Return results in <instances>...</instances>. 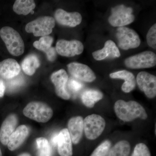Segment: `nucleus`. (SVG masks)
Returning a JSON list of instances; mask_svg holds the SVG:
<instances>
[{
  "instance_id": "nucleus-1",
  "label": "nucleus",
  "mask_w": 156,
  "mask_h": 156,
  "mask_svg": "<svg viewBox=\"0 0 156 156\" xmlns=\"http://www.w3.org/2000/svg\"><path fill=\"white\" fill-rule=\"evenodd\" d=\"M114 110L118 118L125 122H131L137 118L145 120L147 118L144 108L134 101L118 100L115 104Z\"/></svg>"
},
{
  "instance_id": "nucleus-2",
  "label": "nucleus",
  "mask_w": 156,
  "mask_h": 156,
  "mask_svg": "<svg viewBox=\"0 0 156 156\" xmlns=\"http://www.w3.org/2000/svg\"><path fill=\"white\" fill-rule=\"evenodd\" d=\"M0 37L11 55L17 56L24 53V42L18 32L14 29L9 26L3 27L0 30Z\"/></svg>"
},
{
  "instance_id": "nucleus-3",
  "label": "nucleus",
  "mask_w": 156,
  "mask_h": 156,
  "mask_svg": "<svg viewBox=\"0 0 156 156\" xmlns=\"http://www.w3.org/2000/svg\"><path fill=\"white\" fill-rule=\"evenodd\" d=\"M23 112L26 117L38 122H47L53 115L52 109L47 104L40 101L30 102Z\"/></svg>"
},
{
  "instance_id": "nucleus-4",
  "label": "nucleus",
  "mask_w": 156,
  "mask_h": 156,
  "mask_svg": "<svg viewBox=\"0 0 156 156\" xmlns=\"http://www.w3.org/2000/svg\"><path fill=\"white\" fill-rule=\"evenodd\" d=\"M55 26V20L53 17L44 16L28 23L25 27V30L33 33L35 37L48 36L52 32Z\"/></svg>"
},
{
  "instance_id": "nucleus-5",
  "label": "nucleus",
  "mask_w": 156,
  "mask_h": 156,
  "mask_svg": "<svg viewBox=\"0 0 156 156\" xmlns=\"http://www.w3.org/2000/svg\"><path fill=\"white\" fill-rule=\"evenodd\" d=\"M105 120L99 115H90L84 120V130L88 139L93 140L100 136L105 128Z\"/></svg>"
},
{
  "instance_id": "nucleus-6",
  "label": "nucleus",
  "mask_w": 156,
  "mask_h": 156,
  "mask_svg": "<svg viewBox=\"0 0 156 156\" xmlns=\"http://www.w3.org/2000/svg\"><path fill=\"white\" fill-rule=\"evenodd\" d=\"M116 36L118 46L122 50L134 49L140 45V40L139 35L132 29L126 27H118Z\"/></svg>"
},
{
  "instance_id": "nucleus-7",
  "label": "nucleus",
  "mask_w": 156,
  "mask_h": 156,
  "mask_svg": "<svg viewBox=\"0 0 156 156\" xmlns=\"http://www.w3.org/2000/svg\"><path fill=\"white\" fill-rule=\"evenodd\" d=\"M133 9L124 5L116 6L112 9L108 18L110 24L114 27H122L132 23L134 20Z\"/></svg>"
},
{
  "instance_id": "nucleus-8",
  "label": "nucleus",
  "mask_w": 156,
  "mask_h": 156,
  "mask_svg": "<svg viewBox=\"0 0 156 156\" xmlns=\"http://www.w3.org/2000/svg\"><path fill=\"white\" fill-rule=\"evenodd\" d=\"M126 67L131 69L149 68L156 64V55L154 52L146 51L126 58Z\"/></svg>"
},
{
  "instance_id": "nucleus-9",
  "label": "nucleus",
  "mask_w": 156,
  "mask_h": 156,
  "mask_svg": "<svg viewBox=\"0 0 156 156\" xmlns=\"http://www.w3.org/2000/svg\"><path fill=\"white\" fill-rule=\"evenodd\" d=\"M56 52L62 56L72 57L80 55L84 50L83 43L77 41L60 40L56 44Z\"/></svg>"
},
{
  "instance_id": "nucleus-10",
  "label": "nucleus",
  "mask_w": 156,
  "mask_h": 156,
  "mask_svg": "<svg viewBox=\"0 0 156 156\" xmlns=\"http://www.w3.org/2000/svg\"><path fill=\"white\" fill-rule=\"evenodd\" d=\"M136 80L139 89L144 92L147 97L149 98L156 97L155 76L146 72H141L137 74Z\"/></svg>"
},
{
  "instance_id": "nucleus-11",
  "label": "nucleus",
  "mask_w": 156,
  "mask_h": 156,
  "mask_svg": "<svg viewBox=\"0 0 156 156\" xmlns=\"http://www.w3.org/2000/svg\"><path fill=\"white\" fill-rule=\"evenodd\" d=\"M67 68L69 73L80 80L91 83L96 79L95 73L86 65L72 62L67 65Z\"/></svg>"
},
{
  "instance_id": "nucleus-12",
  "label": "nucleus",
  "mask_w": 156,
  "mask_h": 156,
  "mask_svg": "<svg viewBox=\"0 0 156 156\" xmlns=\"http://www.w3.org/2000/svg\"><path fill=\"white\" fill-rule=\"evenodd\" d=\"M51 80L54 84L57 96L65 100L69 99L70 95L66 87L68 76L66 70L61 69L53 73L51 75Z\"/></svg>"
},
{
  "instance_id": "nucleus-13",
  "label": "nucleus",
  "mask_w": 156,
  "mask_h": 156,
  "mask_svg": "<svg viewBox=\"0 0 156 156\" xmlns=\"http://www.w3.org/2000/svg\"><path fill=\"white\" fill-rule=\"evenodd\" d=\"M56 21L60 25L75 27L82 21L80 14L77 12H68L63 9H58L55 13Z\"/></svg>"
},
{
  "instance_id": "nucleus-14",
  "label": "nucleus",
  "mask_w": 156,
  "mask_h": 156,
  "mask_svg": "<svg viewBox=\"0 0 156 156\" xmlns=\"http://www.w3.org/2000/svg\"><path fill=\"white\" fill-rule=\"evenodd\" d=\"M18 119L15 114L9 115L2 124L0 129V141L4 145H8L9 138L15 131Z\"/></svg>"
},
{
  "instance_id": "nucleus-15",
  "label": "nucleus",
  "mask_w": 156,
  "mask_h": 156,
  "mask_svg": "<svg viewBox=\"0 0 156 156\" xmlns=\"http://www.w3.org/2000/svg\"><path fill=\"white\" fill-rule=\"evenodd\" d=\"M68 130L74 144H78L80 141L84 131V120L83 117H72L68 123Z\"/></svg>"
},
{
  "instance_id": "nucleus-16",
  "label": "nucleus",
  "mask_w": 156,
  "mask_h": 156,
  "mask_svg": "<svg viewBox=\"0 0 156 156\" xmlns=\"http://www.w3.org/2000/svg\"><path fill=\"white\" fill-rule=\"evenodd\" d=\"M20 68L17 62L13 58H7L0 62V77L10 80L20 73Z\"/></svg>"
},
{
  "instance_id": "nucleus-17",
  "label": "nucleus",
  "mask_w": 156,
  "mask_h": 156,
  "mask_svg": "<svg viewBox=\"0 0 156 156\" xmlns=\"http://www.w3.org/2000/svg\"><path fill=\"white\" fill-rule=\"evenodd\" d=\"M92 55L95 60L100 61L106 58H118L121 56V53L114 42L108 40L102 49L93 52Z\"/></svg>"
},
{
  "instance_id": "nucleus-18",
  "label": "nucleus",
  "mask_w": 156,
  "mask_h": 156,
  "mask_svg": "<svg viewBox=\"0 0 156 156\" xmlns=\"http://www.w3.org/2000/svg\"><path fill=\"white\" fill-rule=\"evenodd\" d=\"M57 146L59 155L72 156V142L67 128L62 129L58 133Z\"/></svg>"
},
{
  "instance_id": "nucleus-19",
  "label": "nucleus",
  "mask_w": 156,
  "mask_h": 156,
  "mask_svg": "<svg viewBox=\"0 0 156 156\" xmlns=\"http://www.w3.org/2000/svg\"><path fill=\"white\" fill-rule=\"evenodd\" d=\"M29 132L28 128L25 125H21L17 127L9 138L7 145L9 150H15L22 145L28 136Z\"/></svg>"
},
{
  "instance_id": "nucleus-20",
  "label": "nucleus",
  "mask_w": 156,
  "mask_h": 156,
  "mask_svg": "<svg viewBox=\"0 0 156 156\" xmlns=\"http://www.w3.org/2000/svg\"><path fill=\"white\" fill-rule=\"evenodd\" d=\"M110 77L112 79H122L125 81L122 87V90L126 93H129L134 90L136 85V80L132 73L126 70L112 73Z\"/></svg>"
},
{
  "instance_id": "nucleus-21",
  "label": "nucleus",
  "mask_w": 156,
  "mask_h": 156,
  "mask_svg": "<svg viewBox=\"0 0 156 156\" xmlns=\"http://www.w3.org/2000/svg\"><path fill=\"white\" fill-rule=\"evenodd\" d=\"M103 94L98 90H86L83 92L81 96V100L85 106L89 108H92L98 101L103 98Z\"/></svg>"
},
{
  "instance_id": "nucleus-22",
  "label": "nucleus",
  "mask_w": 156,
  "mask_h": 156,
  "mask_svg": "<svg viewBox=\"0 0 156 156\" xmlns=\"http://www.w3.org/2000/svg\"><path fill=\"white\" fill-rule=\"evenodd\" d=\"M21 66L23 70L27 75L32 76L40 67V61L35 55L30 54L23 59Z\"/></svg>"
},
{
  "instance_id": "nucleus-23",
  "label": "nucleus",
  "mask_w": 156,
  "mask_h": 156,
  "mask_svg": "<svg viewBox=\"0 0 156 156\" xmlns=\"http://www.w3.org/2000/svg\"><path fill=\"white\" fill-rule=\"evenodd\" d=\"M35 7V3L32 0H17L14 3L13 9L17 14L27 15L32 12Z\"/></svg>"
},
{
  "instance_id": "nucleus-24",
  "label": "nucleus",
  "mask_w": 156,
  "mask_h": 156,
  "mask_svg": "<svg viewBox=\"0 0 156 156\" xmlns=\"http://www.w3.org/2000/svg\"><path fill=\"white\" fill-rule=\"evenodd\" d=\"M130 151V143L127 140H121L110 149L108 156H129Z\"/></svg>"
},
{
  "instance_id": "nucleus-25",
  "label": "nucleus",
  "mask_w": 156,
  "mask_h": 156,
  "mask_svg": "<svg viewBox=\"0 0 156 156\" xmlns=\"http://www.w3.org/2000/svg\"><path fill=\"white\" fill-rule=\"evenodd\" d=\"M36 141L40 156H50L51 147L48 140L44 137H39L37 138Z\"/></svg>"
},
{
  "instance_id": "nucleus-26",
  "label": "nucleus",
  "mask_w": 156,
  "mask_h": 156,
  "mask_svg": "<svg viewBox=\"0 0 156 156\" xmlns=\"http://www.w3.org/2000/svg\"><path fill=\"white\" fill-rule=\"evenodd\" d=\"M53 41V39L52 37L46 36L41 37L39 41L34 42L33 46L38 50L46 53L51 48Z\"/></svg>"
},
{
  "instance_id": "nucleus-27",
  "label": "nucleus",
  "mask_w": 156,
  "mask_h": 156,
  "mask_svg": "<svg viewBox=\"0 0 156 156\" xmlns=\"http://www.w3.org/2000/svg\"><path fill=\"white\" fill-rule=\"evenodd\" d=\"M111 146L110 141L105 140L95 149L90 156H108Z\"/></svg>"
},
{
  "instance_id": "nucleus-28",
  "label": "nucleus",
  "mask_w": 156,
  "mask_h": 156,
  "mask_svg": "<svg viewBox=\"0 0 156 156\" xmlns=\"http://www.w3.org/2000/svg\"><path fill=\"white\" fill-rule=\"evenodd\" d=\"M24 82V78L21 74L8 80L7 82V87L10 91H14L21 87Z\"/></svg>"
},
{
  "instance_id": "nucleus-29",
  "label": "nucleus",
  "mask_w": 156,
  "mask_h": 156,
  "mask_svg": "<svg viewBox=\"0 0 156 156\" xmlns=\"http://www.w3.org/2000/svg\"><path fill=\"white\" fill-rule=\"evenodd\" d=\"M147 42L151 48L156 49V24H154L149 30L147 34Z\"/></svg>"
},
{
  "instance_id": "nucleus-30",
  "label": "nucleus",
  "mask_w": 156,
  "mask_h": 156,
  "mask_svg": "<svg viewBox=\"0 0 156 156\" xmlns=\"http://www.w3.org/2000/svg\"><path fill=\"white\" fill-rule=\"evenodd\" d=\"M131 156H151L148 148L144 144L139 143L134 147Z\"/></svg>"
},
{
  "instance_id": "nucleus-31",
  "label": "nucleus",
  "mask_w": 156,
  "mask_h": 156,
  "mask_svg": "<svg viewBox=\"0 0 156 156\" xmlns=\"http://www.w3.org/2000/svg\"><path fill=\"white\" fill-rule=\"evenodd\" d=\"M68 87L73 93H77L83 89V85L75 79H70L68 83Z\"/></svg>"
},
{
  "instance_id": "nucleus-32",
  "label": "nucleus",
  "mask_w": 156,
  "mask_h": 156,
  "mask_svg": "<svg viewBox=\"0 0 156 156\" xmlns=\"http://www.w3.org/2000/svg\"><path fill=\"white\" fill-rule=\"evenodd\" d=\"M48 60L51 62L54 61L56 57V48L51 47L46 53Z\"/></svg>"
},
{
  "instance_id": "nucleus-33",
  "label": "nucleus",
  "mask_w": 156,
  "mask_h": 156,
  "mask_svg": "<svg viewBox=\"0 0 156 156\" xmlns=\"http://www.w3.org/2000/svg\"><path fill=\"white\" fill-rule=\"evenodd\" d=\"M5 88V85L4 81L0 79V97H2L4 96Z\"/></svg>"
},
{
  "instance_id": "nucleus-34",
  "label": "nucleus",
  "mask_w": 156,
  "mask_h": 156,
  "mask_svg": "<svg viewBox=\"0 0 156 156\" xmlns=\"http://www.w3.org/2000/svg\"><path fill=\"white\" fill-rule=\"evenodd\" d=\"M58 133H56L53 134L51 137V141L52 145L54 147L57 146V140H58Z\"/></svg>"
},
{
  "instance_id": "nucleus-35",
  "label": "nucleus",
  "mask_w": 156,
  "mask_h": 156,
  "mask_svg": "<svg viewBox=\"0 0 156 156\" xmlns=\"http://www.w3.org/2000/svg\"><path fill=\"white\" fill-rule=\"evenodd\" d=\"M18 156H31L30 155V154L27 153H23L20 154Z\"/></svg>"
},
{
  "instance_id": "nucleus-36",
  "label": "nucleus",
  "mask_w": 156,
  "mask_h": 156,
  "mask_svg": "<svg viewBox=\"0 0 156 156\" xmlns=\"http://www.w3.org/2000/svg\"><path fill=\"white\" fill-rule=\"evenodd\" d=\"M2 156V151H1V149H0V156Z\"/></svg>"
},
{
  "instance_id": "nucleus-37",
  "label": "nucleus",
  "mask_w": 156,
  "mask_h": 156,
  "mask_svg": "<svg viewBox=\"0 0 156 156\" xmlns=\"http://www.w3.org/2000/svg\"></svg>"
}]
</instances>
